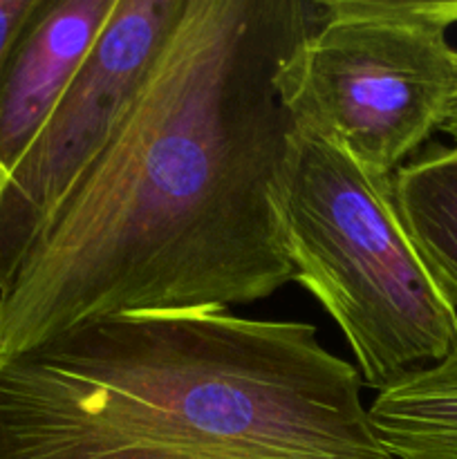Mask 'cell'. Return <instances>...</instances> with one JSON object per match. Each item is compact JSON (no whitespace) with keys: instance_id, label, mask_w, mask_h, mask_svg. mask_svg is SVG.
<instances>
[{"instance_id":"cell-1","label":"cell","mask_w":457,"mask_h":459,"mask_svg":"<svg viewBox=\"0 0 457 459\" xmlns=\"http://www.w3.org/2000/svg\"><path fill=\"white\" fill-rule=\"evenodd\" d=\"M316 0H184L92 169L0 290V359L119 314L249 305L296 281L276 92Z\"/></svg>"},{"instance_id":"cell-2","label":"cell","mask_w":457,"mask_h":459,"mask_svg":"<svg viewBox=\"0 0 457 459\" xmlns=\"http://www.w3.org/2000/svg\"><path fill=\"white\" fill-rule=\"evenodd\" d=\"M316 327L119 314L0 359V459H394Z\"/></svg>"},{"instance_id":"cell-3","label":"cell","mask_w":457,"mask_h":459,"mask_svg":"<svg viewBox=\"0 0 457 459\" xmlns=\"http://www.w3.org/2000/svg\"><path fill=\"white\" fill-rule=\"evenodd\" d=\"M278 215L294 282L343 332L363 385L379 393L451 352L457 307L403 227L392 178L291 126Z\"/></svg>"},{"instance_id":"cell-4","label":"cell","mask_w":457,"mask_h":459,"mask_svg":"<svg viewBox=\"0 0 457 459\" xmlns=\"http://www.w3.org/2000/svg\"><path fill=\"white\" fill-rule=\"evenodd\" d=\"M457 0H323L282 58L276 92L291 126L394 178L442 128L457 94Z\"/></svg>"},{"instance_id":"cell-5","label":"cell","mask_w":457,"mask_h":459,"mask_svg":"<svg viewBox=\"0 0 457 459\" xmlns=\"http://www.w3.org/2000/svg\"><path fill=\"white\" fill-rule=\"evenodd\" d=\"M182 9L184 0H116L88 61L0 179V290L106 151Z\"/></svg>"},{"instance_id":"cell-6","label":"cell","mask_w":457,"mask_h":459,"mask_svg":"<svg viewBox=\"0 0 457 459\" xmlns=\"http://www.w3.org/2000/svg\"><path fill=\"white\" fill-rule=\"evenodd\" d=\"M116 0H39L0 67V179L88 61Z\"/></svg>"},{"instance_id":"cell-7","label":"cell","mask_w":457,"mask_h":459,"mask_svg":"<svg viewBox=\"0 0 457 459\" xmlns=\"http://www.w3.org/2000/svg\"><path fill=\"white\" fill-rule=\"evenodd\" d=\"M367 424L394 459H457V341L442 361L381 388Z\"/></svg>"},{"instance_id":"cell-8","label":"cell","mask_w":457,"mask_h":459,"mask_svg":"<svg viewBox=\"0 0 457 459\" xmlns=\"http://www.w3.org/2000/svg\"><path fill=\"white\" fill-rule=\"evenodd\" d=\"M399 215L435 281L457 307V146H430L392 178Z\"/></svg>"},{"instance_id":"cell-9","label":"cell","mask_w":457,"mask_h":459,"mask_svg":"<svg viewBox=\"0 0 457 459\" xmlns=\"http://www.w3.org/2000/svg\"><path fill=\"white\" fill-rule=\"evenodd\" d=\"M39 0H0V67Z\"/></svg>"},{"instance_id":"cell-10","label":"cell","mask_w":457,"mask_h":459,"mask_svg":"<svg viewBox=\"0 0 457 459\" xmlns=\"http://www.w3.org/2000/svg\"><path fill=\"white\" fill-rule=\"evenodd\" d=\"M442 133H446L448 137L453 139V146H457V94H455V99H453V106H451V110H448V117H446V121H444L442 124Z\"/></svg>"}]
</instances>
